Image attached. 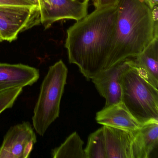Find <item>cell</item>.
I'll return each mask as SVG.
<instances>
[{
	"label": "cell",
	"mask_w": 158,
	"mask_h": 158,
	"mask_svg": "<svg viewBox=\"0 0 158 158\" xmlns=\"http://www.w3.org/2000/svg\"><path fill=\"white\" fill-rule=\"evenodd\" d=\"M36 142V135L29 122L13 126L4 136L0 158H28Z\"/></svg>",
	"instance_id": "cell-7"
},
{
	"label": "cell",
	"mask_w": 158,
	"mask_h": 158,
	"mask_svg": "<svg viewBox=\"0 0 158 158\" xmlns=\"http://www.w3.org/2000/svg\"><path fill=\"white\" fill-rule=\"evenodd\" d=\"M152 8L155 5H158V0H148Z\"/></svg>",
	"instance_id": "cell-20"
},
{
	"label": "cell",
	"mask_w": 158,
	"mask_h": 158,
	"mask_svg": "<svg viewBox=\"0 0 158 158\" xmlns=\"http://www.w3.org/2000/svg\"><path fill=\"white\" fill-rule=\"evenodd\" d=\"M152 15L153 20L156 22L158 21V5H155L152 8Z\"/></svg>",
	"instance_id": "cell-19"
},
{
	"label": "cell",
	"mask_w": 158,
	"mask_h": 158,
	"mask_svg": "<svg viewBox=\"0 0 158 158\" xmlns=\"http://www.w3.org/2000/svg\"><path fill=\"white\" fill-rule=\"evenodd\" d=\"M118 0H94V5L96 9L107 7V6H115Z\"/></svg>",
	"instance_id": "cell-18"
},
{
	"label": "cell",
	"mask_w": 158,
	"mask_h": 158,
	"mask_svg": "<svg viewBox=\"0 0 158 158\" xmlns=\"http://www.w3.org/2000/svg\"><path fill=\"white\" fill-rule=\"evenodd\" d=\"M115 32L106 68L136 57L158 36L148 0H118Z\"/></svg>",
	"instance_id": "cell-2"
},
{
	"label": "cell",
	"mask_w": 158,
	"mask_h": 158,
	"mask_svg": "<svg viewBox=\"0 0 158 158\" xmlns=\"http://www.w3.org/2000/svg\"><path fill=\"white\" fill-rule=\"evenodd\" d=\"M84 150L86 158H107L103 127L89 135Z\"/></svg>",
	"instance_id": "cell-15"
},
{
	"label": "cell",
	"mask_w": 158,
	"mask_h": 158,
	"mask_svg": "<svg viewBox=\"0 0 158 158\" xmlns=\"http://www.w3.org/2000/svg\"><path fill=\"white\" fill-rule=\"evenodd\" d=\"M23 90V88H15L0 91V114L13 107Z\"/></svg>",
	"instance_id": "cell-16"
},
{
	"label": "cell",
	"mask_w": 158,
	"mask_h": 158,
	"mask_svg": "<svg viewBox=\"0 0 158 158\" xmlns=\"http://www.w3.org/2000/svg\"><path fill=\"white\" fill-rule=\"evenodd\" d=\"M68 69L62 60L50 66L41 84L32 117L36 132L43 136L60 115L61 100L66 83Z\"/></svg>",
	"instance_id": "cell-4"
},
{
	"label": "cell",
	"mask_w": 158,
	"mask_h": 158,
	"mask_svg": "<svg viewBox=\"0 0 158 158\" xmlns=\"http://www.w3.org/2000/svg\"><path fill=\"white\" fill-rule=\"evenodd\" d=\"M39 71L22 64L0 63V91L30 86L37 81Z\"/></svg>",
	"instance_id": "cell-9"
},
{
	"label": "cell",
	"mask_w": 158,
	"mask_h": 158,
	"mask_svg": "<svg viewBox=\"0 0 158 158\" xmlns=\"http://www.w3.org/2000/svg\"><path fill=\"white\" fill-rule=\"evenodd\" d=\"M88 1L38 0L41 24L45 29L61 20L79 21L87 15Z\"/></svg>",
	"instance_id": "cell-6"
},
{
	"label": "cell",
	"mask_w": 158,
	"mask_h": 158,
	"mask_svg": "<svg viewBox=\"0 0 158 158\" xmlns=\"http://www.w3.org/2000/svg\"><path fill=\"white\" fill-rule=\"evenodd\" d=\"M121 85L122 102L139 124L158 121V88L133 64L122 75Z\"/></svg>",
	"instance_id": "cell-3"
},
{
	"label": "cell",
	"mask_w": 158,
	"mask_h": 158,
	"mask_svg": "<svg viewBox=\"0 0 158 158\" xmlns=\"http://www.w3.org/2000/svg\"><path fill=\"white\" fill-rule=\"evenodd\" d=\"M29 1L32 2V3H34L35 5L36 6H38V0H29Z\"/></svg>",
	"instance_id": "cell-21"
},
{
	"label": "cell",
	"mask_w": 158,
	"mask_h": 158,
	"mask_svg": "<svg viewBox=\"0 0 158 158\" xmlns=\"http://www.w3.org/2000/svg\"><path fill=\"white\" fill-rule=\"evenodd\" d=\"M73 1H79V0H73ZM84 1H89V0H84Z\"/></svg>",
	"instance_id": "cell-23"
},
{
	"label": "cell",
	"mask_w": 158,
	"mask_h": 158,
	"mask_svg": "<svg viewBox=\"0 0 158 158\" xmlns=\"http://www.w3.org/2000/svg\"><path fill=\"white\" fill-rule=\"evenodd\" d=\"M98 123L133 132L142 125L133 117L123 102L104 107L96 114Z\"/></svg>",
	"instance_id": "cell-10"
},
{
	"label": "cell",
	"mask_w": 158,
	"mask_h": 158,
	"mask_svg": "<svg viewBox=\"0 0 158 158\" xmlns=\"http://www.w3.org/2000/svg\"><path fill=\"white\" fill-rule=\"evenodd\" d=\"M132 158H149L158 145V121L142 125L132 132Z\"/></svg>",
	"instance_id": "cell-11"
},
{
	"label": "cell",
	"mask_w": 158,
	"mask_h": 158,
	"mask_svg": "<svg viewBox=\"0 0 158 158\" xmlns=\"http://www.w3.org/2000/svg\"><path fill=\"white\" fill-rule=\"evenodd\" d=\"M0 5H14V6L34 7L35 5L29 0H0Z\"/></svg>",
	"instance_id": "cell-17"
},
{
	"label": "cell",
	"mask_w": 158,
	"mask_h": 158,
	"mask_svg": "<svg viewBox=\"0 0 158 158\" xmlns=\"http://www.w3.org/2000/svg\"><path fill=\"white\" fill-rule=\"evenodd\" d=\"M2 41H3V40L2 39L1 37L0 36V42H2Z\"/></svg>",
	"instance_id": "cell-22"
},
{
	"label": "cell",
	"mask_w": 158,
	"mask_h": 158,
	"mask_svg": "<svg viewBox=\"0 0 158 158\" xmlns=\"http://www.w3.org/2000/svg\"><path fill=\"white\" fill-rule=\"evenodd\" d=\"M40 24L39 6L0 5V36L3 40H16L19 34Z\"/></svg>",
	"instance_id": "cell-5"
},
{
	"label": "cell",
	"mask_w": 158,
	"mask_h": 158,
	"mask_svg": "<svg viewBox=\"0 0 158 158\" xmlns=\"http://www.w3.org/2000/svg\"><path fill=\"white\" fill-rule=\"evenodd\" d=\"M133 60L135 66L149 83L158 88V36Z\"/></svg>",
	"instance_id": "cell-13"
},
{
	"label": "cell",
	"mask_w": 158,
	"mask_h": 158,
	"mask_svg": "<svg viewBox=\"0 0 158 158\" xmlns=\"http://www.w3.org/2000/svg\"><path fill=\"white\" fill-rule=\"evenodd\" d=\"M116 6L96 9L67 30L65 47L69 62L87 80L105 70L115 32Z\"/></svg>",
	"instance_id": "cell-1"
},
{
	"label": "cell",
	"mask_w": 158,
	"mask_h": 158,
	"mask_svg": "<svg viewBox=\"0 0 158 158\" xmlns=\"http://www.w3.org/2000/svg\"><path fill=\"white\" fill-rule=\"evenodd\" d=\"M133 60L127 59L102 71L92 80L101 96L105 99L104 107L122 102V75L133 65Z\"/></svg>",
	"instance_id": "cell-8"
},
{
	"label": "cell",
	"mask_w": 158,
	"mask_h": 158,
	"mask_svg": "<svg viewBox=\"0 0 158 158\" xmlns=\"http://www.w3.org/2000/svg\"><path fill=\"white\" fill-rule=\"evenodd\" d=\"M84 143L78 133L74 132L60 146L52 151V157L53 158H86L83 148Z\"/></svg>",
	"instance_id": "cell-14"
},
{
	"label": "cell",
	"mask_w": 158,
	"mask_h": 158,
	"mask_svg": "<svg viewBox=\"0 0 158 158\" xmlns=\"http://www.w3.org/2000/svg\"><path fill=\"white\" fill-rule=\"evenodd\" d=\"M107 158H132V132L103 126Z\"/></svg>",
	"instance_id": "cell-12"
}]
</instances>
